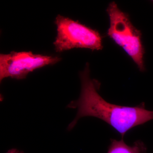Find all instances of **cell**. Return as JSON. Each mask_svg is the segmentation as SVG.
I'll return each instance as SVG.
<instances>
[{"label": "cell", "mask_w": 153, "mask_h": 153, "mask_svg": "<svg viewBox=\"0 0 153 153\" xmlns=\"http://www.w3.org/2000/svg\"><path fill=\"white\" fill-rule=\"evenodd\" d=\"M79 77L81 83L80 96L67 105L68 108L76 109L77 111L75 118L68 126V130L74 128L79 119L93 117L111 126L123 139L131 129L153 120V111L146 109L144 104L123 106L105 100L99 94L100 82L91 78L88 63L80 72Z\"/></svg>", "instance_id": "6da1fadb"}, {"label": "cell", "mask_w": 153, "mask_h": 153, "mask_svg": "<svg viewBox=\"0 0 153 153\" xmlns=\"http://www.w3.org/2000/svg\"><path fill=\"white\" fill-rule=\"evenodd\" d=\"M106 11L110 22L107 36L123 49L140 71H145V52L142 42L141 32L132 24L128 14L121 10L114 2L108 5Z\"/></svg>", "instance_id": "7a4b0ae2"}, {"label": "cell", "mask_w": 153, "mask_h": 153, "mask_svg": "<svg viewBox=\"0 0 153 153\" xmlns=\"http://www.w3.org/2000/svg\"><path fill=\"white\" fill-rule=\"evenodd\" d=\"M57 35L54 42L57 52L73 48L102 49V38L98 31L77 21L58 15L55 19Z\"/></svg>", "instance_id": "3957f363"}, {"label": "cell", "mask_w": 153, "mask_h": 153, "mask_svg": "<svg viewBox=\"0 0 153 153\" xmlns=\"http://www.w3.org/2000/svg\"><path fill=\"white\" fill-rule=\"evenodd\" d=\"M57 56L34 54L31 52H12L0 55V81L7 77L18 79L26 78L36 69L59 62Z\"/></svg>", "instance_id": "277c9868"}, {"label": "cell", "mask_w": 153, "mask_h": 153, "mask_svg": "<svg viewBox=\"0 0 153 153\" xmlns=\"http://www.w3.org/2000/svg\"><path fill=\"white\" fill-rule=\"evenodd\" d=\"M147 148L143 142L137 141L132 146H129L124 141L111 140L108 153H146Z\"/></svg>", "instance_id": "5b68a950"}, {"label": "cell", "mask_w": 153, "mask_h": 153, "mask_svg": "<svg viewBox=\"0 0 153 153\" xmlns=\"http://www.w3.org/2000/svg\"><path fill=\"white\" fill-rule=\"evenodd\" d=\"M6 153H24L22 151L16 149H13L9 150Z\"/></svg>", "instance_id": "8992f818"}]
</instances>
